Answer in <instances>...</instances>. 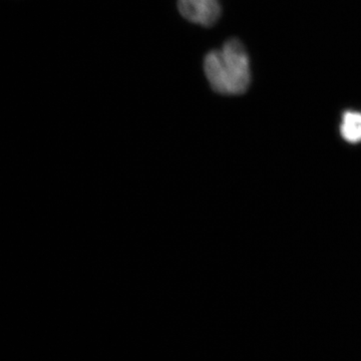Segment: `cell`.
<instances>
[{
  "label": "cell",
  "instance_id": "obj_1",
  "mask_svg": "<svg viewBox=\"0 0 361 361\" xmlns=\"http://www.w3.org/2000/svg\"><path fill=\"white\" fill-rule=\"evenodd\" d=\"M204 71L211 87L220 94L239 96L250 85V61L238 39H229L222 49L209 52Z\"/></svg>",
  "mask_w": 361,
  "mask_h": 361
},
{
  "label": "cell",
  "instance_id": "obj_3",
  "mask_svg": "<svg viewBox=\"0 0 361 361\" xmlns=\"http://www.w3.org/2000/svg\"><path fill=\"white\" fill-rule=\"evenodd\" d=\"M341 137L348 144L361 142V111H345L342 114L341 123Z\"/></svg>",
  "mask_w": 361,
  "mask_h": 361
},
{
  "label": "cell",
  "instance_id": "obj_2",
  "mask_svg": "<svg viewBox=\"0 0 361 361\" xmlns=\"http://www.w3.org/2000/svg\"><path fill=\"white\" fill-rule=\"evenodd\" d=\"M180 14L196 25L212 26L221 16V6L218 0H178Z\"/></svg>",
  "mask_w": 361,
  "mask_h": 361
}]
</instances>
